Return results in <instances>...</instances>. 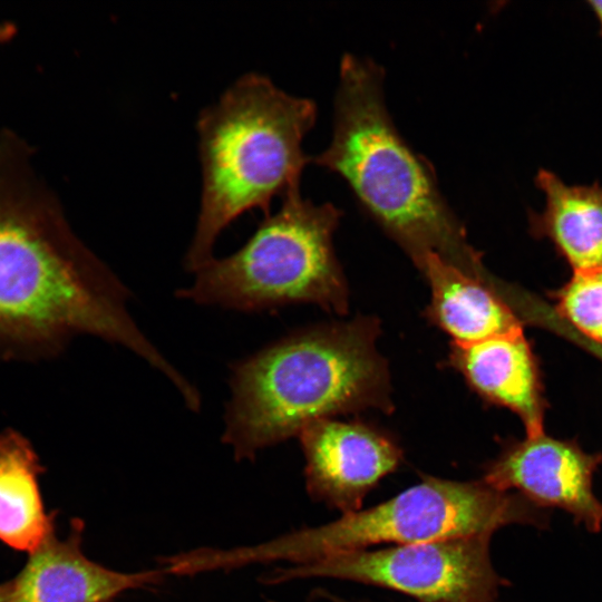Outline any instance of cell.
Masks as SVG:
<instances>
[{
    "instance_id": "cell-19",
    "label": "cell",
    "mask_w": 602,
    "mask_h": 602,
    "mask_svg": "<svg viewBox=\"0 0 602 602\" xmlns=\"http://www.w3.org/2000/svg\"><path fill=\"white\" fill-rule=\"evenodd\" d=\"M12 592L11 580L0 583V602H10Z\"/></svg>"
},
{
    "instance_id": "cell-14",
    "label": "cell",
    "mask_w": 602,
    "mask_h": 602,
    "mask_svg": "<svg viewBox=\"0 0 602 602\" xmlns=\"http://www.w3.org/2000/svg\"><path fill=\"white\" fill-rule=\"evenodd\" d=\"M45 472L31 443L19 431L0 433V542L30 553L55 530L45 509L39 476Z\"/></svg>"
},
{
    "instance_id": "cell-13",
    "label": "cell",
    "mask_w": 602,
    "mask_h": 602,
    "mask_svg": "<svg viewBox=\"0 0 602 602\" xmlns=\"http://www.w3.org/2000/svg\"><path fill=\"white\" fill-rule=\"evenodd\" d=\"M430 289L426 315L452 338L467 344L523 330V320L491 287L436 256L418 263Z\"/></svg>"
},
{
    "instance_id": "cell-10",
    "label": "cell",
    "mask_w": 602,
    "mask_h": 602,
    "mask_svg": "<svg viewBox=\"0 0 602 602\" xmlns=\"http://www.w3.org/2000/svg\"><path fill=\"white\" fill-rule=\"evenodd\" d=\"M85 524L71 521L69 534L55 530L29 553L21 571L11 580L10 602H115L129 590L146 589L163 581V569L119 572L86 556Z\"/></svg>"
},
{
    "instance_id": "cell-6",
    "label": "cell",
    "mask_w": 602,
    "mask_h": 602,
    "mask_svg": "<svg viewBox=\"0 0 602 602\" xmlns=\"http://www.w3.org/2000/svg\"><path fill=\"white\" fill-rule=\"evenodd\" d=\"M341 215L333 204H315L294 190L241 249L213 258L176 294L239 311L313 303L346 314L349 290L333 247Z\"/></svg>"
},
{
    "instance_id": "cell-15",
    "label": "cell",
    "mask_w": 602,
    "mask_h": 602,
    "mask_svg": "<svg viewBox=\"0 0 602 602\" xmlns=\"http://www.w3.org/2000/svg\"><path fill=\"white\" fill-rule=\"evenodd\" d=\"M551 297L553 313L580 337L602 349V270L573 272Z\"/></svg>"
},
{
    "instance_id": "cell-7",
    "label": "cell",
    "mask_w": 602,
    "mask_h": 602,
    "mask_svg": "<svg viewBox=\"0 0 602 602\" xmlns=\"http://www.w3.org/2000/svg\"><path fill=\"white\" fill-rule=\"evenodd\" d=\"M489 535H474L363 550L278 567L269 584L328 577L405 593L418 602H499L506 580L489 555Z\"/></svg>"
},
{
    "instance_id": "cell-2",
    "label": "cell",
    "mask_w": 602,
    "mask_h": 602,
    "mask_svg": "<svg viewBox=\"0 0 602 602\" xmlns=\"http://www.w3.org/2000/svg\"><path fill=\"white\" fill-rule=\"evenodd\" d=\"M313 162L348 184L415 265L436 256L491 288L495 284L497 279L443 196L433 167L396 128L385 100L383 70L371 59L343 55L332 137Z\"/></svg>"
},
{
    "instance_id": "cell-11",
    "label": "cell",
    "mask_w": 602,
    "mask_h": 602,
    "mask_svg": "<svg viewBox=\"0 0 602 602\" xmlns=\"http://www.w3.org/2000/svg\"><path fill=\"white\" fill-rule=\"evenodd\" d=\"M448 362L484 401L516 414L527 436L544 431L547 402L541 370L523 330L467 344L450 343Z\"/></svg>"
},
{
    "instance_id": "cell-8",
    "label": "cell",
    "mask_w": 602,
    "mask_h": 602,
    "mask_svg": "<svg viewBox=\"0 0 602 602\" xmlns=\"http://www.w3.org/2000/svg\"><path fill=\"white\" fill-rule=\"evenodd\" d=\"M601 464L602 454L543 431L505 440L498 455L485 464L482 479L498 491L521 494L543 509H561L577 526L599 533L602 502L593 479Z\"/></svg>"
},
{
    "instance_id": "cell-17",
    "label": "cell",
    "mask_w": 602,
    "mask_h": 602,
    "mask_svg": "<svg viewBox=\"0 0 602 602\" xmlns=\"http://www.w3.org/2000/svg\"><path fill=\"white\" fill-rule=\"evenodd\" d=\"M310 602H351L344 599H340L324 590H315L311 596Z\"/></svg>"
},
{
    "instance_id": "cell-4",
    "label": "cell",
    "mask_w": 602,
    "mask_h": 602,
    "mask_svg": "<svg viewBox=\"0 0 602 602\" xmlns=\"http://www.w3.org/2000/svg\"><path fill=\"white\" fill-rule=\"evenodd\" d=\"M317 106L249 72L204 108L196 122L202 169L200 210L184 264L196 272L234 220L252 210L269 215L271 202L300 188L311 158L302 142Z\"/></svg>"
},
{
    "instance_id": "cell-20",
    "label": "cell",
    "mask_w": 602,
    "mask_h": 602,
    "mask_svg": "<svg viewBox=\"0 0 602 602\" xmlns=\"http://www.w3.org/2000/svg\"><path fill=\"white\" fill-rule=\"evenodd\" d=\"M14 27L0 21V43L13 36Z\"/></svg>"
},
{
    "instance_id": "cell-1",
    "label": "cell",
    "mask_w": 602,
    "mask_h": 602,
    "mask_svg": "<svg viewBox=\"0 0 602 602\" xmlns=\"http://www.w3.org/2000/svg\"><path fill=\"white\" fill-rule=\"evenodd\" d=\"M30 155L14 134L0 133V358L51 357L90 334L178 383L182 373L130 317L129 291L76 236Z\"/></svg>"
},
{
    "instance_id": "cell-5",
    "label": "cell",
    "mask_w": 602,
    "mask_h": 602,
    "mask_svg": "<svg viewBox=\"0 0 602 602\" xmlns=\"http://www.w3.org/2000/svg\"><path fill=\"white\" fill-rule=\"evenodd\" d=\"M420 483L368 509L342 514L315 527L271 541L230 550L201 547L191 555L196 573L287 561L293 565L368 550L378 544H412L489 535L508 525L550 526L552 512L524 496L479 480H452L421 475Z\"/></svg>"
},
{
    "instance_id": "cell-9",
    "label": "cell",
    "mask_w": 602,
    "mask_h": 602,
    "mask_svg": "<svg viewBox=\"0 0 602 602\" xmlns=\"http://www.w3.org/2000/svg\"><path fill=\"white\" fill-rule=\"evenodd\" d=\"M298 437L309 495L342 514L361 509L365 497L402 460L395 437L359 420L321 419Z\"/></svg>"
},
{
    "instance_id": "cell-3",
    "label": "cell",
    "mask_w": 602,
    "mask_h": 602,
    "mask_svg": "<svg viewBox=\"0 0 602 602\" xmlns=\"http://www.w3.org/2000/svg\"><path fill=\"white\" fill-rule=\"evenodd\" d=\"M373 317L297 331L233 366L222 440L236 459L310 424L366 409L390 412V376Z\"/></svg>"
},
{
    "instance_id": "cell-16",
    "label": "cell",
    "mask_w": 602,
    "mask_h": 602,
    "mask_svg": "<svg viewBox=\"0 0 602 602\" xmlns=\"http://www.w3.org/2000/svg\"><path fill=\"white\" fill-rule=\"evenodd\" d=\"M551 329L555 330L557 333L562 334L566 339L573 340L579 346L583 347L585 350L590 351L602 360V349L580 337L565 323L561 322L560 320H555L552 323Z\"/></svg>"
},
{
    "instance_id": "cell-12",
    "label": "cell",
    "mask_w": 602,
    "mask_h": 602,
    "mask_svg": "<svg viewBox=\"0 0 602 602\" xmlns=\"http://www.w3.org/2000/svg\"><path fill=\"white\" fill-rule=\"evenodd\" d=\"M544 207L528 212V232L547 240L573 272L602 270V184H567L540 168L534 177Z\"/></svg>"
},
{
    "instance_id": "cell-18",
    "label": "cell",
    "mask_w": 602,
    "mask_h": 602,
    "mask_svg": "<svg viewBox=\"0 0 602 602\" xmlns=\"http://www.w3.org/2000/svg\"><path fill=\"white\" fill-rule=\"evenodd\" d=\"M588 6L590 7L592 13L594 14L599 27H600V35L602 37V1L599 0H590L588 1Z\"/></svg>"
}]
</instances>
